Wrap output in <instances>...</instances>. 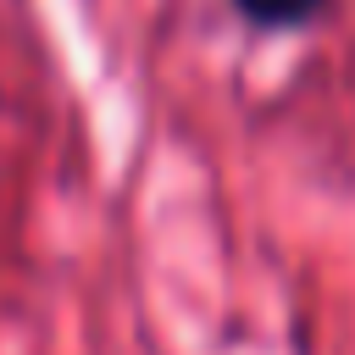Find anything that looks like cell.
I'll return each instance as SVG.
<instances>
[{
	"label": "cell",
	"mask_w": 355,
	"mask_h": 355,
	"mask_svg": "<svg viewBox=\"0 0 355 355\" xmlns=\"http://www.w3.org/2000/svg\"><path fill=\"white\" fill-rule=\"evenodd\" d=\"M327 0H239L244 17L266 22V28H294V22H311Z\"/></svg>",
	"instance_id": "1"
}]
</instances>
